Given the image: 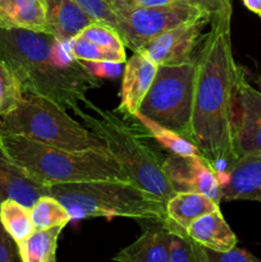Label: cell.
I'll use <instances>...</instances> for the list:
<instances>
[{
  "label": "cell",
  "mask_w": 261,
  "mask_h": 262,
  "mask_svg": "<svg viewBox=\"0 0 261 262\" xmlns=\"http://www.w3.org/2000/svg\"><path fill=\"white\" fill-rule=\"evenodd\" d=\"M232 14L227 12L210 18V30L196 54L192 142L216 173L234 159L235 99L243 73L233 55Z\"/></svg>",
  "instance_id": "6da1fadb"
},
{
  "label": "cell",
  "mask_w": 261,
  "mask_h": 262,
  "mask_svg": "<svg viewBox=\"0 0 261 262\" xmlns=\"http://www.w3.org/2000/svg\"><path fill=\"white\" fill-rule=\"evenodd\" d=\"M0 60L15 74L23 94L48 97L72 110L102 84L64 43L45 32L0 27Z\"/></svg>",
  "instance_id": "7a4b0ae2"
},
{
  "label": "cell",
  "mask_w": 261,
  "mask_h": 262,
  "mask_svg": "<svg viewBox=\"0 0 261 262\" xmlns=\"http://www.w3.org/2000/svg\"><path fill=\"white\" fill-rule=\"evenodd\" d=\"M73 110L84 125L99 138L122 169L125 179L166 204L176 194L164 171L165 156L147 141L148 133L130 123L120 113L105 110L87 100Z\"/></svg>",
  "instance_id": "3957f363"
},
{
  "label": "cell",
  "mask_w": 261,
  "mask_h": 262,
  "mask_svg": "<svg viewBox=\"0 0 261 262\" xmlns=\"http://www.w3.org/2000/svg\"><path fill=\"white\" fill-rule=\"evenodd\" d=\"M0 145L28 176L45 186L95 179H125L106 148L69 151L7 133H0Z\"/></svg>",
  "instance_id": "277c9868"
},
{
  "label": "cell",
  "mask_w": 261,
  "mask_h": 262,
  "mask_svg": "<svg viewBox=\"0 0 261 262\" xmlns=\"http://www.w3.org/2000/svg\"><path fill=\"white\" fill-rule=\"evenodd\" d=\"M49 194L68 210L72 220L130 217L164 224L165 204L125 179H95L49 186Z\"/></svg>",
  "instance_id": "5b68a950"
},
{
  "label": "cell",
  "mask_w": 261,
  "mask_h": 262,
  "mask_svg": "<svg viewBox=\"0 0 261 262\" xmlns=\"http://www.w3.org/2000/svg\"><path fill=\"white\" fill-rule=\"evenodd\" d=\"M0 133L22 136L69 151L105 148L86 125L69 117L66 107L38 95H23L20 104L0 118Z\"/></svg>",
  "instance_id": "8992f818"
},
{
  "label": "cell",
  "mask_w": 261,
  "mask_h": 262,
  "mask_svg": "<svg viewBox=\"0 0 261 262\" xmlns=\"http://www.w3.org/2000/svg\"><path fill=\"white\" fill-rule=\"evenodd\" d=\"M194 77L196 58L187 63L158 66L155 78L137 113L192 142Z\"/></svg>",
  "instance_id": "52a82bcc"
},
{
  "label": "cell",
  "mask_w": 261,
  "mask_h": 262,
  "mask_svg": "<svg viewBox=\"0 0 261 262\" xmlns=\"http://www.w3.org/2000/svg\"><path fill=\"white\" fill-rule=\"evenodd\" d=\"M114 13L117 15L115 30L125 48L130 49L133 53L177 26L193 20L210 19L206 12L191 3L166 7L136 8Z\"/></svg>",
  "instance_id": "ba28073f"
},
{
  "label": "cell",
  "mask_w": 261,
  "mask_h": 262,
  "mask_svg": "<svg viewBox=\"0 0 261 262\" xmlns=\"http://www.w3.org/2000/svg\"><path fill=\"white\" fill-rule=\"evenodd\" d=\"M233 152L234 159L261 154V91L247 81L245 71L238 82L235 99Z\"/></svg>",
  "instance_id": "9c48e42d"
},
{
  "label": "cell",
  "mask_w": 261,
  "mask_h": 262,
  "mask_svg": "<svg viewBox=\"0 0 261 262\" xmlns=\"http://www.w3.org/2000/svg\"><path fill=\"white\" fill-rule=\"evenodd\" d=\"M210 19H200L179 25L161 33L136 53H141L156 66H173L191 61L202 40V28Z\"/></svg>",
  "instance_id": "30bf717a"
},
{
  "label": "cell",
  "mask_w": 261,
  "mask_h": 262,
  "mask_svg": "<svg viewBox=\"0 0 261 262\" xmlns=\"http://www.w3.org/2000/svg\"><path fill=\"white\" fill-rule=\"evenodd\" d=\"M164 171L174 192H199L220 204L216 170L204 156L170 154L164 159Z\"/></svg>",
  "instance_id": "8fae6325"
},
{
  "label": "cell",
  "mask_w": 261,
  "mask_h": 262,
  "mask_svg": "<svg viewBox=\"0 0 261 262\" xmlns=\"http://www.w3.org/2000/svg\"><path fill=\"white\" fill-rule=\"evenodd\" d=\"M216 176L220 183V202L246 200L261 204V154L234 159Z\"/></svg>",
  "instance_id": "7c38bea8"
},
{
  "label": "cell",
  "mask_w": 261,
  "mask_h": 262,
  "mask_svg": "<svg viewBox=\"0 0 261 262\" xmlns=\"http://www.w3.org/2000/svg\"><path fill=\"white\" fill-rule=\"evenodd\" d=\"M158 66L141 53H133L123 71L120 102L117 112L130 118L138 112L141 102L150 90Z\"/></svg>",
  "instance_id": "4fadbf2b"
},
{
  "label": "cell",
  "mask_w": 261,
  "mask_h": 262,
  "mask_svg": "<svg viewBox=\"0 0 261 262\" xmlns=\"http://www.w3.org/2000/svg\"><path fill=\"white\" fill-rule=\"evenodd\" d=\"M46 194H49V186L28 176L0 145V204L4 200H15L31 209L41 196Z\"/></svg>",
  "instance_id": "5bb4252c"
},
{
  "label": "cell",
  "mask_w": 261,
  "mask_h": 262,
  "mask_svg": "<svg viewBox=\"0 0 261 262\" xmlns=\"http://www.w3.org/2000/svg\"><path fill=\"white\" fill-rule=\"evenodd\" d=\"M46 33L64 43L95 22L73 0H45Z\"/></svg>",
  "instance_id": "9a60e30c"
},
{
  "label": "cell",
  "mask_w": 261,
  "mask_h": 262,
  "mask_svg": "<svg viewBox=\"0 0 261 262\" xmlns=\"http://www.w3.org/2000/svg\"><path fill=\"white\" fill-rule=\"evenodd\" d=\"M171 233L164 224L145 230L137 239L120 250L113 260L117 262H169Z\"/></svg>",
  "instance_id": "2e32d148"
},
{
  "label": "cell",
  "mask_w": 261,
  "mask_h": 262,
  "mask_svg": "<svg viewBox=\"0 0 261 262\" xmlns=\"http://www.w3.org/2000/svg\"><path fill=\"white\" fill-rule=\"evenodd\" d=\"M220 204L199 192H177L165 204L166 222L164 225L186 232L199 217L220 209Z\"/></svg>",
  "instance_id": "e0dca14e"
},
{
  "label": "cell",
  "mask_w": 261,
  "mask_h": 262,
  "mask_svg": "<svg viewBox=\"0 0 261 262\" xmlns=\"http://www.w3.org/2000/svg\"><path fill=\"white\" fill-rule=\"evenodd\" d=\"M189 238L207 250L224 252L237 246V237L220 209L194 220L186 230Z\"/></svg>",
  "instance_id": "ac0fdd59"
},
{
  "label": "cell",
  "mask_w": 261,
  "mask_h": 262,
  "mask_svg": "<svg viewBox=\"0 0 261 262\" xmlns=\"http://www.w3.org/2000/svg\"><path fill=\"white\" fill-rule=\"evenodd\" d=\"M0 27L46 33L45 0H0Z\"/></svg>",
  "instance_id": "d6986e66"
},
{
  "label": "cell",
  "mask_w": 261,
  "mask_h": 262,
  "mask_svg": "<svg viewBox=\"0 0 261 262\" xmlns=\"http://www.w3.org/2000/svg\"><path fill=\"white\" fill-rule=\"evenodd\" d=\"M64 227L35 230L26 239L17 243L22 262H55L58 238Z\"/></svg>",
  "instance_id": "ffe728a7"
},
{
  "label": "cell",
  "mask_w": 261,
  "mask_h": 262,
  "mask_svg": "<svg viewBox=\"0 0 261 262\" xmlns=\"http://www.w3.org/2000/svg\"><path fill=\"white\" fill-rule=\"evenodd\" d=\"M130 118H133V119H135L136 122L148 133V136L153 137L161 147L170 151V154L182 156L202 155L201 151L199 150V147H197L193 142L187 140L186 137L181 136L179 133L168 129V128L153 122V120L143 117L140 113H136V114Z\"/></svg>",
  "instance_id": "44dd1931"
},
{
  "label": "cell",
  "mask_w": 261,
  "mask_h": 262,
  "mask_svg": "<svg viewBox=\"0 0 261 262\" xmlns=\"http://www.w3.org/2000/svg\"><path fill=\"white\" fill-rule=\"evenodd\" d=\"M0 223L15 243L35 232L30 207L15 200H4L0 204Z\"/></svg>",
  "instance_id": "7402d4cb"
},
{
  "label": "cell",
  "mask_w": 261,
  "mask_h": 262,
  "mask_svg": "<svg viewBox=\"0 0 261 262\" xmlns=\"http://www.w3.org/2000/svg\"><path fill=\"white\" fill-rule=\"evenodd\" d=\"M30 210L31 219L36 230L66 227L69 222H72V216L66 206L50 194L41 196Z\"/></svg>",
  "instance_id": "603a6c76"
},
{
  "label": "cell",
  "mask_w": 261,
  "mask_h": 262,
  "mask_svg": "<svg viewBox=\"0 0 261 262\" xmlns=\"http://www.w3.org/2000/svg\"><path fill=\"white\" fill-rule=\"evenodd\" d=\"M66 49L74 59L81 61H102V63L123 64L127 60L125 53L109 50L97 45L78 33L66 43Z\"/></svg>",
  "instance_id": "cb8c5ba5"
},
{
  "label": "cell",
  "mask_w": 261,
  "mask_h": 262,
  "mask_svg": "<svg viewBox=\"0 0 261 262\" xmlns=\"http://www.w3.org/2000/svg\"><path fill=\"white\" fill-rule=\"evenodd\" d=\"M166 228L171 233L169 262H209L206 248L194 242L183 230L171 227Z\"/></svg>",
  "instance_id": "d4e9b609"
},
{
  "label": "cell",
  "mask_w": 261,
  "mask_h": 262,
  "mask_svg": "<svg viewBox=\"0 0 261 262\" xmlns=\"http://www.w3.org/2000/svg\"><path fill=\"white\" fill-rule=\"evenodd\" d=\"M23 91L12 69L0 60V118L12 113L23 99Z\"/></svg>",
  "instance_id": "484cf974"
},
{
  "label": "cell",
  "mask_w": 261,
  "mask_h": 262,
  "mask_svg": "<svg viewBox=\"0 0 261 262\" xmlns=\"http://www.w3.org/2000/svg\"><path fill=\"white\" fill-rule=\"evenodd\" d=\"M73 2L96 22H102L112 26L113 28L117 27V15L106 0H73Z\"/></svg>",
  "instance_id": "4316f807"
},
{
  "label": "cell",
  "mask_w": 261,
  "mask_h": 262,
  "mask_svg": "<svg viewBox=\"0 0 261 262\" xmlns=\"http://www.w3.org/2000/svg\"><path fill=\"white\" fill-rule=\"evenodd\" d=\"M106 2L113 9V12L136 9V8L166 7V5L189 3L188 0H106Z\"/></svg>",
  "instance_id": "83f0119b"
},
{
  "label": "cell",
  "mask_w": 261,
  "mask_h": 262,
  "mask_svg": "<svg viewBox=\"0 0 261 262\" xmlns=\"http://www.w3.org/2000/svg\"><path fill=\"white\" fill-rule=\"evenodd\" d=\"M206 256L209 262H261L257 257L250 253L248 251L238 248L237 246L232 250L224 251V252H216V251L207 250Z\"/></svg>",
  "instance_id": "f1b7e54d"
},
{
  "label": "cell",
  "mask_w": 261,
  "mask_h": 262,
  "mask_svg": "<svg viewBox=\"0 0 261 262\" xmlns=\"http://www.w3.org/2000/svg\"><path fill=\"white\" fill-rule=\"evenodd\" d=\"M188 2L194 7L206 12L210 18L223 14V13L233 12L230 0H188Z\"/></svg>",
  "instance_id": "f546056e"
},
{
  "label": "cell",
  "mask_w": 261,
  "mask_h": 262,
  "mask_svg": "<svg viewBox=\"0 0 261 262\" xmlns=\"http://www.w3.org/2000/svg\"><path fill=\"white\" fill-rule=\"evenodd\" d=\"M17 243L0 223V262H17Z\"/></svg>",
  "instance_id": "4dcf8cb0"
},
{
  "label": "cell",
  "mask_w": 261,
  "mask_h": 262,
  "mask_svg": "<svg viewBox=\"0 0 261 262\" xmlns=\"http://www.w3.org/2000/svg\"><path fill=\"white\" fill-rule=\"evenodd\" d=\"M84 67L97 78H114L119 74L120 64L102 63V61H83Z\"/></svg>",
  "instance_id": "1f68e13d"
},
{
  "label": "cell",
  "mask_w": 261,
  "mask_h": 262,
  "mask_svg": "<svg viewBox=\"0 0 261 262\" xmlns=\"http://www.w3.org/2000/svg\"><path fill=\"white\" fill-rule=\"evenodd\" d=\"M248 10L261 17V0H242Z\"/></svg>",
  "instance_id": "d6a6232c"
},
{
  "label": "cell",
  "mask_w": 261,
  "mask_h": 262,
  "mask_svg": "<svg viewBox=\"0 0 261 262\" xmlns=\"http://www.w3.org/2000/svg\"><path fill=\"white\" fill-rule=\"evenodd\" d=\"M55 262H56V261H55Z\"/></svg>",
  "instance_id": "836d02e7"
}]
</instances>
